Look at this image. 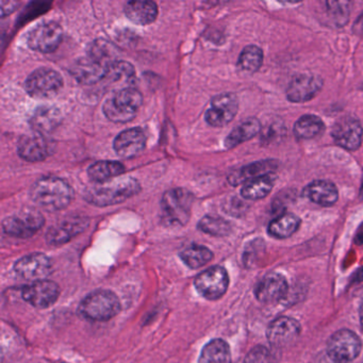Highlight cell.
I'll use <instances>...</instances> for the list:
<instances>
[{
  "instance_id": "f1b7e54d",
  "label": "cell",
  "mask_w": 363,
  "mask_h": 363,
  "mask_svg": "<svg viewBox=\"0 0 363 363\" xmlns=\"http://www.w3.org/2000/svg\"><path fill=\"white\" fill-rule=\"evenodd\" d=\"M301 218L292 213H284L272 220L269 225L267 233L276 239H286L296 233L301 226Z\"/></svg>"
},
{
  "instance_id": "7a4b0ae2",
  "label": "cell",
  "mask_w": 363,
  "mask_h": 363,
  "mask_svg": "<svg viewBox=\"0 0 363 363\" xmlns=\"http://www.w3.org/2000/svg\"><path fill=\"white\" fill-rule=\"evenodd\" d=\"M30 196L35 203L46 211H60L73 201L74 191L65 179L44 177L33 184Z\"/></svg>"
},
{
  "instance_id": "8992f818",
  "label": "cell",
  "mask_w": 363,
  "mask_h": 363,
  "mask_svg": "<svg viewBox=\"0 0 363 363\" xmlns=\"http://www.w3.org/2000/svg\"><path fill=\"white\" fill-rule=\"evenodd\" d=\"M362 343L356 333L348 329L335 331L327 342V354L335 363H350L360 354Z\"/></svg>"
},
{
  "instance_id": "f546056e",
  "label": "cell",
  "mask_w": 363,
  "mask_h": 363,
  "mask_svg": "<svg viewBox=\"0 0 363 363\" xmlns=\"http://www.w3.org/2000/svg\"><path fill=\"white\" fill-rule=\"evenodd\" d=\"M293 130L298 139H314L324 133L325 125L318 116H313V114H306L297 120Z\"/></svg>"
},
{
  "instance_id": "836d02e7",
  "label": "cell",
  "mask_w": 363,
  "mask_h": 363,
  "mask_svg": "<svg viewBox=\"0 0 363 363\" xmlns=\"http://www.w3.org/2000/svg\"><path fill=\"white\" fill-rule=\"evenodd\" d=\"M199 229L207 235L214 237H225L231 233V225L224 218L207 216L199 223Z\"/></svg>"
},
{
  "instance_id": "7bdbcfd3",
  "label": "cell",
  "mask_w": 363,
  "mask_h": 363,
  "mask_svg": "<svg viewBox=\"0 0 363 363\" xmlns=\"http://www.w3.org/2000/svg\"><path fill=\"white\" fill-rule=\"evenodd\" d=\"M59 363H67V362H59Z\"/></svg>"
},
{
  "instance_id": "e0dca14e",
  "label": "cell",
  "mask_w": 363,
  "mask_h": 363,
  "mask_svg": "<svg viewBox=\"0 0 363 363\" xmlns=\"http://www.w3.org/2000/svg\"><path fill=\"white\" fill-rule=\"evenodd\" d=\"M60 295V289L52 280H38L24 286L22 296L27 303L35 308H48L56 303Z\"/></svg>"
},
{
  "instance_id": "8fae6325",
  "label": "cell",
  "mask_w": 363,
  "mask_h": 363,
  "mask_svg": "<svg viewBox=\"0 0 363 363\" xmlns=\"http://www.w3.org/2000/svg\"><path fill=\"white\" fill-rule=\"evenodd\" d=\"M56 150V143L42 133L24 135L18 143L21 158L28 162H41L52 156Z\"/></svg>"
},
{
  "instance_id": "74e56055",
  "label": "cell",
  "mask_w": 363,
  "mask_h": 363,
  "mask_svg": "<svg viewBox=\"0 0 363 363\" xmlns=\"http://www.w3.org/2000/svg\"><path fill=\"white\" fill-rule=\"evenodd\" d=\"M269 361L271 352L264 346L259 345L248 352L244 363H269Z\"/></svg>"
},
{
  "instance_id": "3957f363",
  "label": "cell",
  "mask_w": 363,
  "mask_h": 363,
  "mask_svg": "<svg viewBox=\"0 0 363 363\" xmlns=\"http://www.w3.org/2000/svg\"><path fill=\"white\" fill-rule=\"evenodd\" d=\"M194 195L184 188L172 189L161 199V220L167 226H184L190 220Z\"/></svg>"
},
{
  "instance_id": "277c9868",
  "label": "cell",
  "mask_w": 363,
  "mask_h": 363,
  "mask_svg": "<svg viewBox=\"0 0 363 363\" xmlns=\"http://www.w3.org/2000/svg\"><path fill=\"white\" fill-rule=\"evenodd\" d=\"M142 103L143 97L137 89L133 86L121 89L106 101L104 114L111 122H130L137 116Z\"/></svg>"
},
{
  "instance_id": "1f68e13d",
  "label": "cell",
  "mask_w": 363,
  "mask_h": 363,
  "mask_svg": "<svg viewBox=\"0 0 363 363\" xmlns=\"http://www.w3.org/2000/svg\"><path fill=\"white\" fill-rule=\"evenodd\" d=\"M180 258L186 267L192 269H199L209 263L213 254L209 248L203 245H191L180 252Z\"/></svg>"
},
{
  "instance_id": "2e32d148",
  "label": "cell",
  "mask_w": 363,
  "mask_h": 363,
  "mask_svg": "<svg viewBox=\"0 0 363 363\" xmlns=\"http://www.w3.org/2000/svg\"><path fill=\"white\" fill-rule=\"evenodd\" d=\"M301 324L295 318L279 316L267 327V337L269 344L276 348L286 347L301 335Z\"/></svg>"
},
{
  "instance_id": "4316f807",
  "label": "cell",
  "mask_w": 363,
  "mask_h": 363,
  "mask_svg": "<svg viewBox=\"0 0 363 363\" xmlns=\"http://www.w3.org/2000/svg\"><path fill=\"white\" fill-rule=\"evenodd\" d=\"M261 129L262 128H261L260 122L257 118H248L229 133L228 137L225 140V146L230 150L244 142L250 141L261 133Z\"/></svg>"
},
{
  "instance_id": "5b68a950",
  "label": "cell",
  "mask_w": 363,
  "mask_h": 363,
  "mask_svg": "<svg viewBox=\"0 0 363 363\" xmlns=\"http://www.w3.org/2000/svg\"><path fill=\"white\" fill-rule=\"evenodd\" d=\"M121 303L116 293L109 290H99L82 299L79 312L84 318L97 322H105L118 315Z\"/></svg>"
},
{
  "instance_id": "8d00e7d4",
  "label": "cell",
  "mask_w": 363,
  "mask_h": 363,
  "mask_svg": "<svg viewBox=\"0 0 363 363\" xmlns=\"http://www.w3.org/2000/svg\"><path fill=\"white\" fill-rule=\"evenodd\" d=\"M261 142L264 145L278 143L284 135H286V127L279 120L272 121L267 123L264 127L261 129Z\"/></svg>"
},
{
  "instance_id": "ac0fdd59",
  "label": "cell",
  "mask_w": 363,
  "mask_h": 363,
  "mask_svg": "<svg viewBox=\"0 0 363 363\" xmlns=\"http://www.w3.org/2000/svg\"><path fill=\"white\" fill-rule=\"evenodd\" d=\"M89 220L86 216H73L65 218L48 231L46 240L50 245H62L71 241L88 228Z\"/></svg>"
},
{
  "instance_id": "ffe728a7",
  "label": "cell",
  "mask_w": 363,
  "mask_h": 363,
  "mask_svg": "<svg viewBox=\"0 0 363 363\" xmlns=\"http://www.w3.org/2000/svg\"><path fill=\"white\" fill-rule=\"evenodd\" d=\"M288 291V281L281 274L269 273L257 284L255 295L260 303H271L284 299Z\"/></svg>"
},
{
  "instance_id": "4dcf8cb0",
  "label": "cell",
  "mask_w": 363,
  "mask_h": 363,
  "mask_svg": "<svg viewBox=\"0 0 363 363\" xmlns=\"http://www.w3.org/2000/svg\"><path fill=\"white\" fill-rule=\"evenodd\" d=\"M60 123V113L55 108L42 107L35 111L30 120L31 126L35 133H48L56 128Z\"/></svg>"
},
{
  "instance_id": "d6a6232c",
  "label": "cell",
  "mask_w": 363,
  "mask_h": 363,
  "mask_svg": "<svg viewBox=\"0 0 363 363\" xmlns=\"http://www.w3.org/2000/svg\"><path fill=\"white\" fill-rule=\"evenodd\" d=\"M263 63V52L256 45H248L242 50L238 60V67L247 73L259 71Z\"/></svg>"
},
{
  "instance_id": "d590c367",
  "label": "cell",
  "mask_w": 363,
  "mask_h": 363,
  "mask_svg": "<svg viewBox=\"0 0 363 363\" xmlns=\"http://www.w3.org/2000/svg\"><path fill=\"white\" fill-rule=\"evenodd\" d=\"M350 5L348 1H328L326 3L329 20L337 27H343L350 20Z\"/></svg>"
},
{
  "instance_id": "83f0119b",
  "label": "cell",
  "mask_w": 363,
  "mask_h": 363,
  "mask_svg": "<svg viewBox=\"0 0 363 363\" xmlns=\"http://www.w3.org/2000/svg\"><path fill=\"white\" fill-rule=\"evenodd\" d=\"M230 348L222 339H214L206 344L199 359V363H230Z\"/></svg>"
},
{
  "instance_id": "484cf974",
  "label": "cell",
  "mask_w": 363,
  "mask_h": 363,
  "mask_svg": "<svg viewBox=\"0 0 363 363\" xmlns=\"http://www.w3.org/2000/svg\"><path fill=\"white\" fill-rule=\"evenodd\" d=\"M124 172V165L118 161H99L89 167L88 175L95 184H104L120 177Z\"/></svg>"
},
{
  "instance_id": "ba28073f",
  "label": "cell",
  "mask_w": 363,
  "mask_h": 363,
  "mask_svg": "<svg viewBox=\"0 0 363 363\" xmlns=\"http://www.w3.org/2000/svg\"><path fill=\"white\" fill-rule=\"evenodd\" d=\"M197 292L208 301L220 299L229 286L228 273L222 267H212L201 272L194 281Z\"/></svg>"
},
{
  "instance_id": "d4e9b609",
  "label": "cell",
  "mask_w": 363,
  "mask_h": 363,
  "mask_svg": "<svg viewBox=\"0 0 363 363\" xmlns=\"http://www.w3.org/2000/svg\"><path fill=\"white\" fill-rule=\"evenodd\" d=\"M276 179H277L276 174L271 173L250 180L244 184L241 190V195L247 201H258V199H264L273 190Z\"/></svg>"
},
{
  "instance_id": "6da1fadb",
  "label": "cell",
  "mask_w": 363,
  "mask_h": 363,
  "mask_svg": "<svg viewBox=\"0 0 363 363\" xmlns=\"http://www.w3.org/2000/svg\"><path fill=\"white\" fill-rule=\"evenodd\" d=\"M141 184L135 178L120 177L86 189L84 199L99 207L118 205L139 194Z\"/></svg>"
},
{
  "instance_id": "7402d4cb",
  "label": "cell",
  "mask_w": 363,
  "mask_h": 363,
  "mask_svg": "<svg viewBox=\"0 0 363 363\" xmlns=\"http://www.w3.org/2000/svg\"><path fill=\"white\" fill-rule=\"evenodd\" d=\"M303 197L316 205L329 207L335 205L339 199L337 186L328 180H314L303 191Z\"/></svg>"
},
{
  "instance_id": "d6986e66",
  "label": "cell",
  "mask_w": 363,
  "mask_h": 363,
  "mask_svg": "<svg viewBox=\"0 0 363 363\" xmlns=\"http://www.w3.org/2000/svg\"><path fill=\"white\" fill-rule=\"evenodd\" d=\"M14 271L25 279L44 280L52 274V261L41 252L27 255L14 264Z\"/></svg>"
},
{
  "instance_id": "ab89813d",
  "label": "cell",
  "mask_w": 363,
  "mask_h": 363,
  "mask_svg": "<svg viewBox=\"0 0 363 363\" xmlns=\"http://www.w3.org/2000/svg\"><path fill=\"white\" fill-rule=\"evenodd\" d=\"M352 31L359 37H363V12L357 18L356 22L354 23Z\"/></svg>"
},
{
  "instance_id": "e575fe53",
  "label": "cell",
  "mask_w": 363,
  "mask_h": 363,
  "mask_svg": "<svg viewBox=\"0 0 363 363\" xmlns=\"http://www.w3.org/2000/svg\"><path fill=\"white\" fill-rule=\"evenodd\" d=\"M135 67L126 61H116L108 69L105 79L110 84L129 82L135 78Z\"/></svg>"
},
{
  "instance_id": "9c48e42d",
  "label": "cell",
  "mask_w": 363,
  "mask_h": 363,
  "mask_svg": "<svg viewBox=\"0 0 363 363\" xmlns=\"http://www.w3.org/2000/svg\"><path fill=\"white\" fill-rule=\"evenodd\" d=\"M44 216L35 210H25L16 216H8L3 222V229L7 235L20 239L33 237L43 227Z\"/></svg>"
},
{
  "instance_id": "30bf717a",
  "label": "cell",
  "mask_w": 363,
  "mask_h": 363,
  "mask_svg": "<svg viewBox=\"0 0 363 363\" xmlns=\"http://www.w3.org/2000/svg\"><path fill=\"white\" fill-rule=\"evenodd\" d=\"M63 30L56 22H45L38 25L27 37V44L35 52L42 54L54 52L62 42Z\"/></svg>"
},
{
  "instance_id": "60d3db41",
  "label": "cell",
  "mask_w": 363,
  "mask_h": 363,
  "mask_svg": "<svg viewBox=\"0 0 363 363\" xmlns=\"http://www.w3.org/2000/svg\"><path fill=\"white\" fill-rule=\"evenodd\" d=\"M360 324H361V329H362V331H363V299H362V301H361V305H360Z\"/></svg>"
},
{
  "instance_id": "603a6c76",
  "label": "cell",
  "mask_w": 363,
  "mask_h": 363,
  "mask_svg": "<svg viewBox=\"0 0 363 363\" xmlns=\"http://www.w3.org/2000/svg\"><path fill=\"white\" fill-rule=\"evenodd\" d=\"M278 167V162L276 160L257 161L252 164L245 165L241 169L233 171L228 176V182L231 186H240L242 184L256 179L267 174L273 173Z\"/></svg>"
},
{
  "instance_id": "9a60e30c",
  "label": "cell",
  "mask_w": 363,
  "mask_h": 363,
  "mask_svg": "<svg viewBox=\"0 0 363 363\" xmlns=\"http://www.w3.org/2000/svg\"><path fill=\"white\" fill-rule=\"evenodd\" d=\"M110 67V63L88 52V56L79 59L72 67L71 73L78 82L90 86L105 79Z\"/></svg>"
},
{
  "instance_id": "b9f144b4",
  "label": "cell",
  "mask_w": 363,
  "mask_h": 363,
  "mask_svg": "<svg viewBox=\"0 0 363 363\" xmlns=\"http://www.w3.org/2000/svg\"><path fill=\"white\" fill-rule=\"evenodd\" d=\"M360 196H361V199H363V182H362V186H361V189H360Z\"/></svg>"
},
{
  "instance_id": "5bb4252c",
  "label": "cell",
  "mask_w": 363,
  "mask_h": 363,
  "mask_svg": "<svg viewBox=\"0 0 363 363\" xmlns=\"http://www.w3.org/2000/svg\"><path fill=\"white\" fill-rule=\"evenodd\" d=\"M323 82L320 76L314 74H299L294 76L286 88V99L291 103H307L322 90Z\"/></svg>"
},
{
  "instance_id": "cb8c5ba5",
  "label": "cell",
  "mask_w": 363,
  "mask_h": 363,
  "mask_svg": "<svg viewBox=\"0 0 363 363\" xmlns=\"http://www.w3.org/2000/svg\"><path fill=\"white\" fill-rule=\"evenodd\" d=\"M125 14L129 21L137 25L152 24L158 16V6L150 0H135L129 1L125 6Z\"/></svg>"
},
{
  "instance_id": "f35d334b",
  "label": "cell",
  "mask_w": 363,
  "mask_h": 363,
  "mask_svg": "<svg viewBox=\"0 0 363 363\" xmlns=\"http://www.w3.org/2000/svg\"><path fill=\"white\" fill-rule=\"evenodd\" d=\"M18 4L16 3V1H9V3H7V1H3V4H1V16H6L7 14L12 13V12L14 11V10L18 8Z\"/></svg>"
},
{
  "instance_id": "4fadbf2b",
  "label": "cell",
  "mask_w": 363,
  "mask_h": 363,
  "mask_svg": "<svg viewBox=\"0 0 363 363\" xmlns=\"http://www.w3.org/2000/svg\"><path fill=\"white\" fill-rule=\"evenodd\" d=\"M239 101L233 93L218 95L211 101V106L205 114V120L210 126L224 127L237 116Z\"/></svg>"
},
{
  "instance_id": "52a82bcc",
  "label": "cell",
  "mask_w": 363,
  "mask_h": 363,
  "mask_svg": "<svg viewBox=\"0 0 363 363\" xmlns=\"http://www.w3.org/2000/svg\"><path fill=\"white\" fill-rule=\"evenodd\" d=\"M62 86V76L52 69H37L25 82L27 93L38 99H52L60 92Z\"/></svg>"
},
{
  "instance_id": "7c38bea8",
  "label": "cell",
  "mask_w": 363,
  "mask_h": 363,
  "mask_svg": "<svg viewBox=\"0 0 363 363\" xmlns=\"http://www.w3.org/2000/svg\"><path fill=\"white\" fill-rule=\"evenodd\" d=\"M362 135V125L354 116H343L337 120L331 128V137L335 143L350 152L360 147Z\"/></svg>"
},
{
  "instance_id": "44dd1931",
  "label": "cell",
  "mask_w": 363,
  "mask_h": 363,
  "mask_svg": "<svg viewBox=\"0 0 363 363\" xmlns=\"http://www.w3.org/2000/svg\"><path fill=\"white\" fill-rule=\"evenodd\" d=\"M146 146L145 133L141 128H130L121 133L114 140L116 154L124 159L139 156Z\"/></svg>"
}]
</instances>
